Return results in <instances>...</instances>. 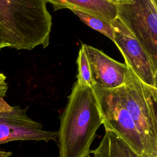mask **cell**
<instances>
[{"mask_svg":"<svg viewBox=\"0 0 157 157\" xmlns=\"http://www.w3.org/2000/svg\"><path fill=\"white\" fill-rule=\"evenodd\" d=\"M54 10L62 9L76 10L107 23L117 18V0H47Z\"/></svg>","mask_w":157,"mask_h":157,"instance_id":"cell-9","label":"cell"},{"mask_svg":"<svg viewBox=\"0 0 157 157\" xmlns=\"http://www.w3.org/2000/svg\"><path fill=\"white\" fill-rule=\"evenodd\" d=\"M76 63L77 65L76 82L82 86L93 87V83L91 75V71L83 44L81 45L78 51Z\"/></svg>","mask_w":157,"mask_h":157,"instance_id":"cell-11","label":"cell"},{"mask_svg":"<svg viewBox=\"0 0 157 157\" xmlns=\"http://www.w3.org/2000/svg\"><path fill=\"white\" fill-rule=\"evenodd\" d=\"M117 18L157 67V1L117 0Z\"/></svg>","mask_w":157,"mask_h":157,"instance_id":"cell-5","label":"cell"},{"mask_svg":"<svg viewBox=\"0 0 157 157\" xmlns=\"http://www.w3.org/2000/svg\"><path fill=\"white\" fill-rule=\"evenodd\" d=\"M88 61L93 86L114 89L122 86L126 79L128 67L106 55L102 50L83 44Z\"/></svg>","mask_w":157,"mask_h":157,"instance_id":"cell-8","label":"cell"},{"mask_svg":"<svg viewBox=\"0 0 157 157\" xmlns=\"http://www.w3.org/2000/svg\"><path fill=\"white\" fill-rule=\"evenodd\" d=\"M27 108L12 106L0 96V145L18 140H56L58 132L43 129L40 123L29 118Z\"/></svg>","mask_w":157,"mask_h":157,"instance_id":"cell-6","label":"cell"},{"mask_svg":"<svg viewBox=\"0 0 157 157\" xmlns=\"http://www.w3.org/2000/svg\"><path fill=\"white\" fill-rule=\"evenodd\" d=\"M94 157H142L133 151L113 132L105 129L98 147L91 150Z\"/></svg>","mask_w":157,"mask_h":157,"instance_id":"cell-10","label":"cell"},{"mask_svg":"<svg viewBox=\"0 0 157 157\" xmlns=\"http://www.w3.org/2000/svg\"><path fill=\"white\" fill-rule=\"evenodd\" d=\"M113 42L124 57L125 64L144 83L157 88V67L134 36L117 18L110 23Z\"/></svg>","mask_w":157,"mask_h":157,"instance_id":"cell-7","label":"cell"},{"mask_svg":"<svg viewBox=\"0 0 157 157\" xmlns=\"http://www.w3.org/2000/svg\"><path fill=\"white\" fill-rule=\"evenodd\" d=\"M93 88L105 129L113 132L139 155L151 157L117 90L104 89L96 85Z\"/></svg>","mask_w":157,"mask_h":157,"instance_id":"cell-4","label":"cell"},{"mask_svg":"<svg viewBox=\"0 0 157 157\" xmlns=\"http://www.w3.org/2000/svg\"><path fill=\"white\" fill-rule=\"evenodd\" d=\"M47 0H0V31L7 47L31 50L49 45L52 26Z\"/></svg>","mask_w":157,"mask_h":157,"instance_id":"cell-2","label":"cell"},{"mask_svg":"<svg viewBox=\"0 0 157 157\" xmlns=\"http://www.w3.org/2000/svg\"><path fill=\"white\" fill-rule=\"evenodd\" d=\"M6 76L0 73V96L5 97L8 90V83L6 82Z\"/></svg>","mask_w":157,"mask_h":157,"instance_id":"cell-13","label":"cell"},{"mask_svg":"<svg viewBox=\"0 0 157 157\" xmlns=\"http://www.w3.org/2000/svg\"><path fill=\"white\" fill-rule=\"evenodd\" d=\"M115 89L151 157H157V88L142 82L128 68L124 83Z\"/></svg>","mask_w":157,"mask_h":157,"instance_id":"cell-3","label":"cell"},{"mask_svg":"<svg viewBox=\"0 0 157 157\" xmlns=\"http://www.w3.org/2000/svg\"><path fill=\"white\" fill-rule=\"evenodd\" d=\"M60 116L58 132L59 157H85L103 119L93 87L76 82Z\"/></svg>","mask_w":157,"mask_h":157,"instance_id":"cell-1","label":"cell"},{"mask_svg":"<svg viewBox=\"0 0 157 157\" xmlns=\"http://www.w3.org/2000/svg\"><path fill=\"white\" fill-rule=\"evenodd\" d=\"M85 157H94V156H91L90 155H88L85 156Z\"/></svg>","mask_w":157,"mask_h":157,"instance_id":"cell-16","label":"cell"},{"mask_svg":"<svg viewBox=\"0 0 157 157\" xmlns=\"http://www.w3.org/2000/svg\"><path fill=\"white\" fill-rule=\"evenodd\" d=\"M12 155V153L10 151L0 150V157H9Z\"/></svg>","mask_w":157,"mask_h":157,"instance_id":"cell-15","label":"cell"},{"mask_svg":"<svg viewBox=\"0 0 157 157\" xmlns=\"http://www.w3.org/2000/svg\"><path fill=\"white\" fill-rule=\"evenodd\" d=\"M5 47H7V45L5 41L1 31H0V50Z\"/></svg>","mask_w":157,"mask_h":157,"instance_id":"cell-14","label":"cell"},{"mask_svg":"<svg viewBox=\"0 0 157 157\" xmlns=\"http://www.w3.org/2000/svg\"><path fill=\"white\" fill-rule=\"evenodd\" d=\"M71 10L87 26L104 34L113 42V31L110 24L80 11L76 10Z\"/></svg>","mask_w":157,"mask_h":157,"instance_id":"cell-12","label":"cell"}]
</instances>
